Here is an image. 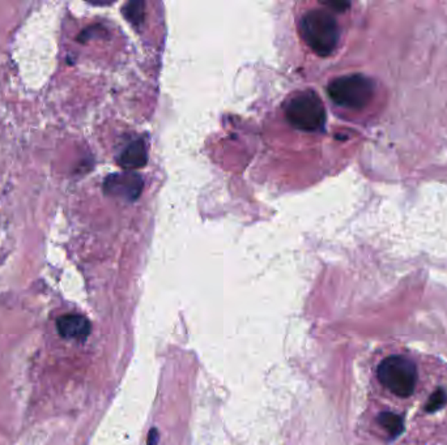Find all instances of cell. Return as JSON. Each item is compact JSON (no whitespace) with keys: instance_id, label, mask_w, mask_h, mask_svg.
I'll return each instance as SVG.
<instances>
[{"instance_id":"obj_1","label":"cell","mask_w":447,"mask_h":445,"mask_svg":"<svg viewBox=\"0 0 447 445\" xmlns=\"http://www.w3.org/2000/svg\"><path fill=\"white\" fill-rule=\"evenodd\" d=\"M300 35L319 57H329L339 42V25L331 12L311 10L300 21Z\"/></svg>"},{"instance_id":"obj_2","label":"cell","mask_w":447,"mask_h":445,"mask_svg":"<svg viewBox=\"0 0 447 445\" xmlns=\"http://www.w3.org/2000/svg\"><path fill=\"white\" fill-rule=\"evenodd\" d=\"M285 117L294 129L316 132L326 123V108L313 91L294 94L285 105Z\"/></svg>"},{"instance_id":"obj_3","label":"cell","mask_w":447,"mask_h":445,"mask_svg":"<svg viewBox=\"0 0 447 445\" xmlns=\"http://www.w3.org/2000/svg\"><path fill=\"white\" fill-rule=\"evenodd\" d=\"M376 375L383 387L401 399L410 397L417 383L416 366L411 359L400 355L383 359L378 367Z\"/></svg>"},{"instance_id":"obj_4","label":"cell","mask_w":447,"mask_h":445,"mask_svg":"<svg viewBox=\"0 0 447 445\" xmlns=\"http://www.w3.org/2000/svg\"><path fill=\"white\" fill-rule=\"evenodd\" d=\"M327 92L334 104L344 108L360 110L373 98L374 84L363 75H347L331 82Z\"/></svg>"},{"instance_id":"obj_5","label":"cell","mask_w":447,"mask_h":445,"mask_svg":"<svg viewBox=\"0 0 447 445\" xmlns=\"http://www.w3.org/2000/svg\"><path fill=\"white\" fill-rule=\"evenodd\" d=\"M59 336L66 340H85L91 334V323L82 315L67 314L57 320Z\"/></svg>"},{"instance_id":"obj_6","label":"cell","mask_w":447,"mask_h":445,"mask_svg":"<svg viewBox=\"0 0 447 445\" xmlns=\"http://www.w3.org/2000/svg\"><path fill=\"white\" fill-rule=\"evenodd\" d=\"M105 189L113 195L135 199L141 191V180L136 176H113L105 182Z\"/></svg>"},{"instance_id":"obj_7","label":"cell","mask_w":447,"mask_h":445,"mask_svg":"<svg viewBox=\"0 0 447 445\" xmlns=\"http://www.w3.org/2000/svg\"><path fill=\"white\" fill-rule=\"evenodd\" d=\"M147 162L145 145L141 140L132 141L119 157V164L125 169H138Z\"/></svg>"},{"instance_id":"obj_8","label":"cell","mask_w":447,"mask_h":445,"mask_svg":"<svg viewBox=\"0 0 447 445\" xmlns=\"http://www.w3.org/2000/svg\"><path fill=\"white\" fill-rule=\"evenodd\" d=\"M378 423L387 431L388 434L391 435V437H396L399 436L403 430H404V422L403 418L394 414L391 411H383L378 415Z\"/></svg>"},{"instance_id":"obj_9","label":"cell","mask_w":447,"mask_h":445,"mask_svg":"<svg viewBox=\"0 0 447 445\" xmlns=\"http://www.w3.org/2000/svg\"><path fill=\"white\" fill-rule=\"evenodd\" d=\"M447 396L444 389H435V393L428 399V404L425 406V410L428 413H435V411L442 409L446 405Z\"/></svg>"},{"instance_id":"obj_10","label":"cell","mask_w":447,"mask_h":445,"mask_svg":"<svg viewBox=\"0 0 447 445\" xmlns=\"http://www.w3.org/2000/svg\"><path fill=\"white\" fill-rule=\"evenodd\" d=\"M157 440H158V434H157V430L156 428H152L149 431V435H148V445H156L157 444Z\"/></svg>"}]
</instances>
